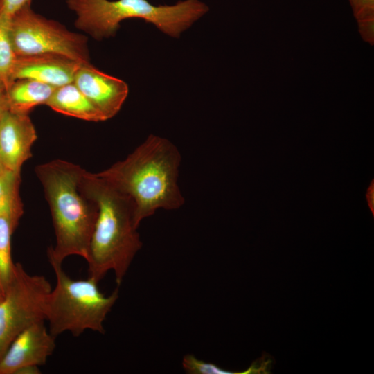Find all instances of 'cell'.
Instances as JSON below:
<instances>
[{"mask_svg":"<svg viewBox=\"0 0 374 374\" xmlns=\"http://www.w3.org/2000/svg\"><path fill=\"white\" fill-rule=\"evenodd\" d=\"M6 89V86L0 80V115L6 110H8Z\"/></svg>","mask_w":374,"mask_h":374,"instance_id":"19","label":"cell"},{"mask_svg":"<svg viewBox=\"0 0 374 374\" xmlns=\"http://www.w3.org/2000/svg\"><path fill=\"white\" fill-rule=\"evenodd\" d=\"M80 188L98 208L88 258L89 277L98 283L112 271L120 285L143 243L130 199L97 173L84 170Z\"/></svg>","mask_w":374,"mask_h":374,"instance_id":"2","label":"cell"},{"mask_svg":"<svg viewBox=\"0 0 374 374\" xmlns=\"http://www.w3.org/2000/svg\"><path fill=\"white\" fill-rule=\"evenodd\" d=\"M366 198L368 207L374 215V182L373 180L371 182L366 193Z\"/></svg>","mask_w":374,"mask_h":374,"instance_id":"20","label":"cell"},{"mask_svg":"<svg viewBox=\"0 0 374 374\" xmlns=\"http://www.w3.org/2000/svg\"><path fill=\"white\" fill-rule=\"evenodd\" d=\"M19 221L10 215H0V285L4 292L15 266L11 257V236Z\"/></svg>","mask_w":374,"mask_h":374,"instance_id":"15","label":"cell"},{"mask_svg":"<svg viewBox=\"0 0 374 374\" xmlns=\"http://www.w3.org/2000/svg\"><path fill=\"white\" fill-rule=\"evenodd\" d=\"M37 135L28 114L6 110L0 115V155L5 167L21 172L32 157V146Z\"/></svg>","mask_w":374,"mask_h":374,"instance_id":"10","label":"cell"},{"mask_svg":"<svg viewBox=\"0 0 374 374\" xmlns=\"http://www.w3.org/2000/svg\"><path fill=\"white\" fill-rule=\"evenodd\" d=\"M77 16L75 26L97 40L114 36L120 23L139 18L169 36L178 37L202 17L208 7L199 0L154 6L148 0H66Z\"/></svg>","mask_w":374,"mask_h":374,"instance_id":"4","label":"cell"},{"mask_svg":"<svg viewBox=\"0 0 374 374\" xmlns=\"http://www.w3.org/2000/svg\"><path fill=\"white\" fill-rule=\"evenodd\" d=\"M181 159L172 142L150 135L125 159L97 175L130 199L139 227L158 209L176 210L184 204L177 184Z\"/></svg>","mask_w":374,"mask_h":374,"instance_id":"1","label":"cell"},{"mask_svg":"<svg viewBox=\"0 0 374 374\" xmlns=\"http://www.w3.org/2000/svg\"><path fill=\"white\" fill-rule=\"evenodd\" d=\"M55 337L44 321L22 330L12 341L0 359V374H15L27 366H43L55 348Z\"/></svg>","mask_w":374,"mask_h":374,"instance_id":"8","label":"cell"},{"mask_svg":"<svg viewBox=\"0 0 374 374\" xmlns=\"http://www.w3.org/2000/svg\"><path fill=\"white\" fill-rule=\"evenodd\" d=\"M359 25L373 23L374 0H349Z\"/></svg>","mask_w":374,"mask_h":374,"instance_id":"17","label":"cell"},{"mask_svg":"<svg viewBox=\"0 0 374 374\" xmlns=\"http://www.w3.org/2000/svg\"><path fill=\"white\" fill-rule=\"evenodd\" d=\"M73 82L106 120L120 111L128 94V86L123 80L100 71L90 63L80 66Z\"/></svg>","mask_w":374,"mask_h":374,"instance_id":"9","label":"cell"},{"mask_svg":"<svg viewBox=\"0 0 374 374\" xmlns=\"http://www.w3.org/2000/svg\"><path fill=\"white\" fill-rule=\"evenodd\" d=\"M8 169L5 167L0 155V172H2Z\"/></svg>","mask_w":374,"mask_h":374,"instance_id":"22","label":"cell"},{"mask_svg":"<svg viewBox=\"0 0 374 374\" xmlns=\"http://www.w3.org/2000/svg\"><path fill=\"white\" fill-rule=\"evenodd\" d=\"M41 371L38 366H27L19 368L15 374H40Z\"/></svg>","mask_w":374,"mask_h":374,"instance_id":"21","label":"cell"},{"mask_svg":"<svg viewBox=\"0 0 374 374\" xmlns=\"http://www.w3.org/2000/svg\"><path fill=\"white\" fill-rule=\"evenodd\" d=\"M51 265L56 283L46 308L49 332L55 337L66 332L78 337L87 330L104 334L103 323L118 298V288L106 296L93 278L74 280L65 273L62 265Z\"/></svg>","mask_w":374,"mask_h":374,"instance_id":"5","label":"cell"},{"mask_svg":"<svg viewBox=\"0 0 374 374\" xmlns=\"http://www.w3.org/2000/svg\"><path fill=\"white\" fill-rule=\"evenodd\" d=\"M51 290L44 276L30 274L21 264L15 263L0 301V359L22 330L46 321V303Z\"/></svg>","mask_w":374,"mask_h":374,"instance_id":"7","label":"cell"},{"mask_svg":"<svg viewBox=\"0 0 374 374\" xmlns=\"http://www.w3.org/2000/svg\"><path fill=\"white\" fill-rule=\"evenodd\" d=\"M84 169L55 159L38 165L35 173L49 204L55 244L47 251L51 264L62 265L70 256L87 260L98 208L80 188Z\"/></svg>","mask_w":374,"mask_h":374,"instance_id":"3","label":"cell"},{"mask_svg":"<svg viewBox=\"0 0 374 374\" xmlns=\"http://www.w3.org/2000/svg\"><path fill=\"white\" fill-rule=\"evenodd\" d=\"M11 17L0 8V80L6 89L12 81V75L17 60L10 31Z\"/></svg>","mask_w":374,"mask_h":374,"instance_id":"16","label":"cell"},{"mask_svg":"<svg viewBox=\"0 0 374 374\" xmlns=\"http://www.w3.org/2000/svg\"><path fill=\"white\" fill-rule=\"evenodd\" d=\"M46 105L58 113L79 119L93 122L106 121L73 82L57 87Z\"/></svg>","mask_w":374,"mask_h":374,"instance_id":"12","label":"cell"},{"mask_svg":"<svg viewBox=\"0 0 374 374\" xmlns=\"http://www.w3.org/2000/svg\"><path fill=\"white\" fill-rule=\"evenodd\" d=\"M4 290H3V288L1 287V286L0 285V301L3 299V296H4Z\"/></svg>","mask_w":374,"mask_h":374,"instance_id":"23","label":"cell"},{"mask_svg":"<svg viewBox=\"0 0 374 374\" xmlns=\"http://www.w3.org/2000/svg\"><path fill=\"white\" fill-rule=\"evenodd\" d=\"M56 88L34 80H15L6 89L8 110L28 114L36 106L46 105Z\"/></svg>","mask_w":374,"mask_h":374,"instance_id":"13","label":"cell"},{"mask_svg":"<svg viewBox=\"0 0 374 374\" xmlns=\"http://www.w3.org/2000/svg\"><path fill=\"white\" fill-rule=\"evenodd\" d=\"M82 64L55 54L17 57L12 81L30 79L59 87L73 82L75 74Z\"/></svg>","mask_w":374,"mask_h":374,"instance_id":"11","label":"cell"},{"mask_svg":"<svg viewBox=\"0 0 374 374\" xmlns=\"http://www.w3.org/2000/svg\"><path fill=\"white\" fill-rule=\"evenodd\" d=\"M32 0H0V8L9 16H12L21 8L31 5Z\"/></svg>","mask_w":374,"mask_h":374,"instance_id":"18","label":"cell"},{"mask_svg":"<svg viewBox=\"0 0 374 374\" xmlns=\"http://www.w3.org/2000/svg\"><path fill=\"white\" fill-rule=\"evenodd\" d=\"M10 31L17 57L55 54L89 63L87 37L35 12L31 5L11 16Z\"/></svg>","mask_w":374,"mask_h":374,"instance_id":"6","label":"cell"},{"mask_svg":"<svg viewBox=\"0 0 374 374\" xmlns=\"http://www.w3.org/2000/svg\"><path fill=\"white\" fill-rule=\"evenodd\" d=\"M20 172L9 170L0 172V215H8L18 220L24 213L19 195Z\"/></svg>","mask_w":374,"mask_h":374,"instance_id":"14","label":"cell"}]
</instances>
